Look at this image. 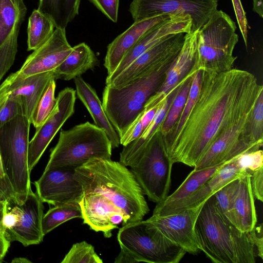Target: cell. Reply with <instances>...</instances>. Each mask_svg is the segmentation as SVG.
<instances>
[{
	"mask_svg": "<svg viewBox=\"0 0 263 263\" xmlns=\"http://www.w3.org/2000/svg\"><path fill=\"white\" fill-rule=\"evenodd\" d=\"M171 15L164 14L135 21L107 46L104 66L107 76L111 75L128 51L149 28Z\"/></svg>",
	"mask_w": 263,
	"mask_h": 263,
	"instance_id": "obj_23",
	"label": "cell"
},
{
	"mask_svg": "<svg viewBox=\"0 0 263 263\" xmlns=\"http://www.w3.org/2000/svg\"><path fill=\"white\" fill-rule=\"evenodd\" d=\"M200 76V71L195 70L192 76L191 85L187 99L179 118L165 136H162L160 135L164 147L168 146L176 137L189 116L198 93Z\"/></svg>",
	"mask_w": 263,
	"mask_h": 263,
	"instance_id": "obj_34",
	"label": "cell"
},
{
	"mask_svg": "<svg viewBox=\"0 0 263 263\" xmlns=\"http://www.w3.org/2000/svg\"><path fill=\"white\" fill-rule=\"evenodd\" d=\"M30 124L26 116L18 115L0 127L3 167L17 199L26 198L31 189L28 164Z\"/></svg>",
	"mask_w": 263,
	"mask_h": 263,
	"instance_id": "obj_7",
	"label": "cell"
},
{
	"mask_svg": "<svg viewBox=\"0 0 263 263\" xmlns=\"http://www.w3.org/2000/svg\"><path fill=\"white\" fill-rule=\"evenodd\" d=\"M240 178L228 182L213 195L218 209L229 221L232 203L238 188Z\"/></svg>",
	"mask_w": 263,
	"mask_h": 263,
	"instance_id": "obj_38",
	"label": "cell"
},
{
	"mask_svg": "<svg viewBox=\"0 0 263 263\" xmlns=\"http://www.w3.org/2000/svg\"><path fill=\"white\" fill-rule=\"evenodd\" d=\"M200 72L199 91L190 113L176 137L164 147L173 164L194 167L226 129L253 109L263 91L256 77L246 70Z\"/></svg>",
	"mask_w": 263,
	"mask_h": 263,
	"instance_id": "obj_1",
	"label": "cell"
},
{
	"mask_svg": "<svg viewBox=\"0 0 263 263\" xmlns=\"http://www.w3.org/2000/svg\"><path fill=\"white\" fill-rule=\"evenodd\" d=\"M18 115H25L23 105L19 99L8 98L0 102V127Z\"/></svg>",
	"mask_w": 263,
	"mask_h": 263,
	"instance_id": "obj_40",
	"label": "cell"
},
{
	"mask_svg": "<svg viewBox=\"0 0 263 263\" xmlns=\"http://www.w3.org/2000/svg\"><path fill=\"white\" fill-rule=\"evenodd\" d=\"M82 218L79 203H70L55 205L50 209L42 220V231L44 235L66 221L73 218Z\"/></svg>",
	"mask_w": 263,
	"mask_h": 263,
	"instance_id": "obj_32",
	"label": "cell"
},
{
	"mask_svg": "<svg viewBox=\"0 0 263 263\" xmlns=\"http://www.w3.org/2000/svg\"><path fill=\"white\" fill-rule=\"evenodd\" d=\"M192 32V18L187 15H171L147 30L125 54L115 70L107 76L106 85L109 83L136 59L147 50L169 35Z\"/></svg>",
	"mask_w": 263,
	"mask_h": 263,
	"instance_id": "obj_17",
	"label": "cell"
},
{
	"mask_svg": "<svg viewBox=\"0 0 263 263\" xmlns=\"http://www.w3.org/2000/svg\"><path fill=\"white\" fill-rule=\"evenodd\" d=\"M80 0H39L37 9L48 16L55 28L65 29L78 14Z\"/></svg>",
	"mask_w": 263,
	"mask_h": 263,
	"instance_id": "obj_28",
	"label": "cell"
},
{
	"mask_svg": "<svg viewBox=\"0 0 263 263\" xmlns=\"http://www.w3.org/2000/svg\"><path fill=\"white\" fill-rule=\"evenodd\" d=\"M55 29L52 20L37 9L32 12L27 27V50L37 49L51 36Z\"/></svg>",
	"mask_w": 263,
	"mask_h": 263,
	"instance_id": "obj_30",
	"label": "cell"
},
{
	"mask_svg": "<svg viewBox=\"0 0 263 263\" xmlns=\"http://www.w3.org/2000/svg\"><path fill=\"white\" fill-rule=\"evenodd\" d=\"M175 58L120 89L105 86L102 106L120 138L142 111L148 100L160 88Z\"/></svg>",
	"mask_w": 263,
	"mask_h": 263,
	"instance_id": "obj_4",
	"label": "cell"
},
{
	"mask_svg": "<svg viewBox=\"0 0 263 263\" xmlns=\"http://www.w3.org/2000/svg\"><path fill=\"white\" fill-rule=\"evenodd\" d=\"M112 149L105 132L86 122L61 130L44 171L63 167H77L94 157L110 159Z\"/></svg>",
	"mask_w": 263,
	"mask_h": 263,
	"instance_id": "obj_6",
	"label": "cell"
},
{
	"mask_svg": "<svg viewBox=\"0 0 263 263\" xmlns=\"http://www.w3.org/2000/svg\"><path fill=\"white\" fill-rule=\"evenodd\" d=\"M108 18L114 23L118 20L119 0H89Z\"/></svg>",
	"mask_w": 263,
	"mask_h": 263,
	"instance_id": "obj_42",
	"label": "cell"
},
{
	"mask_svg": "<svg viewBox=\"0 0 263 263\" xmlns=\"http://www.w3.org/2000/svg\"><path fill=\"white\" fill-rule=\"evenodd\" d=\"M159 129L139 153L122 163L130 167L144 194L156 203L168 196L173 164L164 148Z\"/></svg>",
	"mask_w": 263,
	"mask_h": 263,
	"instance_id": "obj_9",
	"label": "cell"
},
{
	"mask_svg": "<svg viewBox=\"0 0 263 263\" xmlns=\"http://www.w3.org/2000/svg\"><path fill=\"white\" fill-rule=\"evenodd\" d=\"M98 64L93 51L86 44L82 43L72 47L70 53L53 71L56 80L69 81L93 69Z\"/></svg>",
	"mask_w": 263,
	"mask_h": 263,
	"instance_id": "obj_26",
	"label": "cell"
},
{
	"mask_svg": "<svg viewBox=\"0 0 263 263\" xmlns=\"http://www.w3.org/2000/svg\"><path fill=\"white\" fill-rule=\"evenodd\" d=\"M20 27H17L0 47V81L14 62Z\"/></svg>",
	"mask_w": 263,
	"mask_h": 263,
	"instance_id": "obj_37",
	"label": "cell"
},
{
	"mask_svg": "<svg viewBox=\"0 0 263 263\" xmlns=\"http://www.w3.org/2000/svg\"><path fill=\"white\" fill-rule=\"evenodd\" d=\"M74 79L76 94L86 107L95 125L105 132L112 148L118 147L120 137L106 115L96 90L80 76Z\"/></svg>",
	"mask_w": 263,
	"mask_h": 263,
	"instance_id": "obj_25",
	"label": "cell"
},
{
	"mask_svg": "<svg viewBox=\"0 0 263 263\" xmlns=\"http://www.w3.org/2000/svg\"><path fill=\"white\" fill-rule=\"evenodd\" d=\"M235 22L217 10L197 32L196 54L192 69L219 73L232 68L238 42Z\"/></svg>",
	"mask_w": 263,
	"mask_h": 263,
	"instance_id": "obj_5",
	"label": "cell"
},
{
	"mask_svg": "<svg viewBox=\"0 0 263 263\" xmlns=\"http://www.w3.org/2000/svg\"><path fill=\"white\" fill-rule=\"evenodd\" d=\"M9 201L18 215V220L13 228L4 231L7 239L25 247L41 243L45 236L42 227L43 202L31 189L25 198L17 200L15 197Z\"/></svg>",
	"mask_w": 263,
	"mask_h": 263,
	"instance_id": "obj_15",
	"label": "cell"
},
{
	"mask_svg": "<svg viewBox=\"0 0 263 263\" xmlns=\"http://www.w3.org/2000/svg\"><path fill=\"white\" fill-rule=\"evenodd\" d=\"M253 110L238 118L222 133L194 167V170L218 166L241 154L260 149L262 144L253 141L249 132Z\"/></svg>",
	"mask_w": 263,
	"mask_h": 263,
	"instance_id": "obj_10",
	"label": "cell"
},
{
	"mask_svg": "<svg viewBox=\"0 0 263 263\" xmlns=\"http://www.w3.org/2000/svg\"><path fill=\"white\" fill-rule=\"evenodd\" d=\"M237 166L248 173L255 171L263 166V152L261 149L241 154L235 158Z\"/></svg>",
	"mask_w": 263,
	"mask_h": 263,
	"instance_id": "obj_41",
	"label": "cell"
},
{
	"mask_svg": "<svg viewBox=\"0 0 263 263\" xmlns=\"http://www.w3.org/2000/svg\"><path fill=\"white\" fill-rule=\"evenodd\" d=\"M184 79L164 99L159 107L154 119L140 137L123 146L120 154V162L121 163L139 153L160 129V125L163 122L173 99L185 80V79Z\"/></svg>",
	"mask_w": 263,
	"mask_h": 263,
	"instance_id": "obj_27",
	"label": "cell"
},
{
	"mask_svg": "<svg viewBox=\"0 0 263 263\" xmlns=\"http://www.w3.org/2000/svg\"><path fill=\"white\" fill-rule=\"evenodd\" d=\"M217 7V0H133L129 11L134 22L164 14L187 15L192 18V32H195Z\"/></svg>",
	"mask_w": 263,
	"mask_h": 263,
	"instance_id": "obj_11",
	"label": "cell"
},
{
	"mask_svg": "<svg viewBox=\"0 0 263 263\" xmlns=\"http://www.w3.org/2000/svg\"><path fill=\"white\" fill-rule=\"evenodd\" d=\"M197 246L215 263H255L254 247L248 233L238 230L218 209L214 195L204 202L196 219Z\"/></svg>",
	"mask_w": 263,
	"mask_h": 263,
	"instance_id": "obj_3",
	"label": "cell"
},
{
	"mask_svg": "<svg viewBox=\"0 0 263 263\" xmlns=\"http://www.w3.org/2000/svg\"><path fill=\"white\" fill-rule=\"evenodd\" d=\"M5 175L3 167L1 156L0 155V178L4 177Z\"/></svg>",
	"mask_w": 263,
	"mask_h": 263,
	"instance_id": "obj_51",
	"label": "cell"
},
{
	"mask_svg": "<svg viewBox=\"0 0 263 263\" xmlns=\"http://www.w3.org/2000/svg\"><path fill=\"white\" fill-rule=\"evenodd\" d=\"M250 183L252 193L255 198L263 201V166L251 173Z\"/></svg>",
	"mask_w": 263,
	"mask_h": 263,
	"instance_id": "obj_44",
	"label": "cell"
},
{
	"mask_svg": "<svg viewBox=\"0 0 263 263\" xmlns=\"http://www.w3.org/2000/svg\"><path fill=\"white\" fill-rule=\"evenodd\" d=\"M26 12L23 0H0V47L21 27Z\"/></svg>",
	"mask_w": 263,
	"mask_h": 263,
	"instance_id": "obj_29",
	"label": "cell"
},
{
	"mask_svg": "<svg viewBox=\"0 0 263 263\" xmlns=\"http://www.w3.org/2000/svg\"><path fill=\"white\" fill-rule=\"evenodd\" d=\"M62 263H102L94 247L85 241L73 244Z\"/></svg>",
	"mask_w": 263,
	"mask_h": 263,
	"instance_id": "obj_36",
	"label": "cell"
},
{
	"mask_svg": "<svg viewBox=\"0 0 263 263\" xmlns=\"http://www.w3.org/2000/svg\"><path fill=\"white\" fill-rule=\"evenodd\" d=\"M203 203L166 216L153 214L146 220L186 253L196 255L200 250L197 245L194 227Z\"/></svg>",
	"mask_w": 263,
	"mask_h": 263,
	"instance_id": "obj_18",
	"label": "cell"
},
{
	"mask_svg": "<svg viewBox=\"0 0 263 263\" xmlns=\"http://www.w3.org/2000/svg\"><path fill=\"white\" fill-rule=\"evenodd\" d=\"M251 173L239 178L237 191L232 201L230 221L244 233L251 231L257 223L254 196L250 183Z\"/></svg>",
	"mask_w": 263,
	"mask_h": 263,
	"instance_id": "obj_24",
	"label": "cell"
},
{
	"mask_svg": "<svg viewBox=\"0 0 263 263\" xmlns=\"http://www.w3.org/2000/svg\"><path fill=\"white\" fill-rule=\"evenodd\" d=\"M117 239L121 249L137 262L178 263L186 253L146 220L123 226Z\"/></svg>",
	"mask_w": 263,
	"mask_h": 263,
	"instance_id": "obj_8",
	"label": "cell"
},
{
	"mask_svg": "<svg viewBox=\"0 0 263 263\" xmlns=\"http://www.w3.org/2000/svg\"><path fill=\"white\" fill-rule=\"evenodd\" d=\"M83 223L96 232H103L106 238L112 235L111 231L127 223L123 212L104 196L97 193H85L79 202Z\"/></svg>",
	"mask_w": 263,
	"mask_h": 263,
	"instance_id": "obj_20",
	"label": "cell"
},
{
	"mask_svg": "<svg viewBox=\"0 0 263 263\" xmlns=\"http://www.w3.org/2000/svg\"><path fill=\"white\" fill-rule=\"evenodd\" d=\"M76 100V91L72 88L66 87L59 92L51 112L29 141L28 164L30 171L58 132L73 114Z\"/></svg>",
	"mask_w": 263,
	"mask_h": 263,
	"instance_id": "obj_13",
	"label": "cell"
},
{
	"mask_svg": "<svg viewBox=\"0 0 263 263\" xmlns=\"http://www.w3.org/2000/svg\"><path fill=\"white\" fill-rule=\"evenodd\" d=\"M5 202L0 203V230H2V221L4 212Z\"/></svg>",
	"mask_w": 263,
	"mask_h": 263,
	"instance_id": "obj_49",
	"label": "cell"
},
{
	"mask_svg": "<svg viewBox=\"0 0 263 263\" xmlns=\"http://www.w3.org/2000/svg\"><path fill=\"white\" fill-rule=\"evenodd\" d=\"M10 245V241L6 237L4 232L0 230V259L3 261Z\"/></svg>",
	"mask_w": 263,
	"mask_h": 263,
	"instance_id": "obj_47",
	"label": "cell"
},
{
	"mask_svg": "<svg viewBox=\"0 0 263 263\" xmlns=\"http://www.w3.org/2000/svg\"><path fill=\"white\" fill-rule=\"evenodd\" d=\"M115 263H135L137 261L129 254L121 249L119 255L114 261Z\"/></svg>",
	"mask_w": 263,
	"mask_h": 263,
	"instance_id": "obj_48",
	"label": "cell"
},
{
	"mask_svg": "<svg viewBox=\"0 0 263 263\" xmlns=\"http://www.w3.org/2000/svg\"><path fill=\"white\" fill-rule=\"evenodd\" d=\"M235 158L222 164L201 187L185 198L167 205L157 204L153 214L166 216L198 206L228 182L247 174L237 166Z\"/></svg>",
	"mask_w": 263,
	"mask_h": 263,
	"instance_id": "obj_19",
	"label": "cell"
},
{
	"mask_svg": "<svg viewBox=\"0 0 263 263\" xmlns=\"http://www.w3.org/2000/svg\"><path fill=\"white\" fill-rule=\"evenodd\" d=\"M186 34H173L159 42L139 56L106 85L120 89L175 59L183 46Z\"/></svg>",
	"mask_w": 263,
	"mask_h": 263,
	"instance_id": "obj_12",
	"label": "cell"
},
{
	"mask_svg": "<svg viewBox=\"0 0 263 263\" xmlns=\"http://www.w3.org/2000/svg\"><path fill=\"white\" fill-rule=\"evenodd\" d=\"M72 49L67 39L65 29L55 28L49 39L27 58L17 72L26 77L53 71Z\"/></svg>",
	"mask_w": 263,
	"mask_h": 263,
	"instance_id": "obj_21",
	"label": "cell"
},
{
	"mask_svg": "<svg viewBox=\"0 0 263 263\" xmlns=\"http://www.w3.org/2000/svg\"><path fill=\"white\" fill-rule=\"evenodd\" d=\"M249 237L257 250V255L263 258V237H262V224H259L258 226L256 224L254 228L248 232Z\"/></svg>",
	"mask_w": 263,
	"mask_h": 263,
	"instance_id": "obj_45",
	"label": "cell"
},
{
	"mask_svg": "<svg viewBox=\"0 0 263 263\" xmlns=\"http://www.w3.org/2000/svg\"><path fill=\"white\" fill-rule=\"evenodd\" d=\"M74 178L84 194H99L109 199L123 212L127 223L143 220L149 211L136 178L120 162L92 158L75 168Z\"/></svg>",
	"mask_w": 263,
	"mask_h": 263,
	"instance_id": "obj_2",
	"label": "cell"
},
{
	"mask_svg": "<svg viewBox=\"0 0 263 263\" xmlns=\"http://www.w3.org/2000/svg\"><path fill=\"white\" fill-rule=\"evenodd\" d=\"M197 32V31L185 34L183 46L168 70L165 80L146 102L144 110L147 111L160 104L189 73L195 60Z\"/></svg>",
	"mask_w": 263,
	"mask_h": 263,
	"instance_id": "obj_22",
	"label": "cell"
},
{
	"mask_svg": "<svg viewBox=\"0 0 263 263\" xmlns=\"http://www.w3.org/2000/svg\"><path fill=\"white\" fill-rule=\"evenodd\" d=\"M16 197L12 185L6 175L0 178V203L5 202Z\"/></svg>",
	"mask_w": 263,
	"mask_h": 263,
	"instance_id": "obj_46",
	"label": "cell"
},
{
	"mask_svg": "<svg viewBox=\"0 0 263 263\" xmlns=\"http://www.w3.org/2000/svg\"><path fill=\"white\" fill-rule=\"evenodd\" d=\"M74 167H63L44 171L34 182L36 194L44 203L54 206L79 203L84 193L81 184L74 178Z\"/></svg>",
	"mask_w": 263,
	"mask_h": 263,
	"instance_id": "obj_14",
	"label": "cell"
},
{
	"mask_svg": "<svg viewBox=\"0 0 263 263\" xmlns=\"http://www.w3.org/2000/svg\"><path fill=\"white\" fill-rule=\"evenodd\" d=\"M55 79L53 71L24 77L17 71L11 73L0 85V102L8 98L19 99L25 115L31 124L32 117L49 82Z\"/></svg>",
	"mask_w": 263,
	"mask_h": 263,
	"instance_id": "obj_16",
	"label": "cell"
},
{
	"mask_svg": "<svg viewBox=\"0 0 263 263\" xmlns=\"http://www.w3.org/2000/svg\"><path fill=\"white\" fill-rule=\"evenodd\" d=\"M221 165L198 171L193 170L174 192L157 204L167 205L188 196L201 187Z\"/></svg>",
	"mask_w": 263,
	"mask_h": 263,
	"instance_id": "obj_31",
	"label": "cell"
},
{
	"mask_svg": "<svg viewBox=\"0 0 263 263\" xmlns=\"http://www.w3.org/2000/svg\"><path fill=\"white\" fill-rule=\"evenodd\" d=\"M31 262L29 260H28L27 258H23V257H19L14 258L12 260V262Z\"/></svg>",
	"mask_w": 263,
	"mask_h": 263,
	"instance_id": "obj_50",
	"label": "cell"
},
{
	"mask_svg": "<svg viewBox=\"0 0 263 263\" xmlns=\"http://www.w3.org/2000/svg\"><path fill=\"white\" fill-rule=\"evenodd\" d=\"M55 80L52 79L49 82L32 117L31 124L35 130L38 129L45 122L55 105Z\"/></svg>",
	"mask_w": 263,
	"mask_h": 263,
	"instance_id": "obj_35",
	"label": "cell"
},
{
	"mask_svg": "<svg viewBox=\"0 0 263 263\" xmlns=\"http://www.w3.org/2000/svg\"><path fill=\"white\" fill-rule=\"evenodd\" d=\"M249 132L253 140L263 144V91L255 103L250 121Z\"/></svg>",
	"mask_w": 263,
	"mask_h": 263,
	"instance_id": "obj_39",
	"label": "cell"
},
{
	"mask_svg": "<svg viewBox=\"0 0 263 263\" xmlns=\"http://www.w3.org/2000/svg\"><path fill=\"white\" fill-rule=\"evenodd\" d=\"M195 70L192 69L185 79L177 94L173 99L166 115L160 126V134L165 136L174 125L179 118L186 103L191 85L192 76Z\"/></svg>",
	"mask_w": 263,
	"mask_h": 263,
	"instance_id": "obj_33",
	"label": "cell"
},
{
	"mask_svg": "<svg viewBox=\"0 0 263 263\" xmlns=\"http://www.w3.org/2000/svg\"><path fill=\"white\" fill-rule=\"evenodd\" d=\"M239 28L246 47L248 46V21L240 0H232Z\"/></svg>",
	"mask_w": 263,
	"mask_h": 263,
	"instance_id": "obj_43",
	"label": "cell"
}]
</instances>
